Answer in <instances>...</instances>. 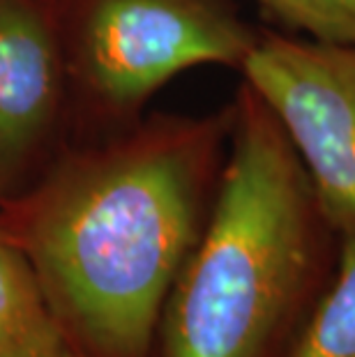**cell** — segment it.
<instances>
[{
    "instance_id": "3957f363",
    "label": "cell",
    "mask_w": 355,
    "mask_h": 357,
    "mask_svg": "<svg viewBox=\"0 0 355 357\" xmlns=\"http://www.w3.org/2000/svg\"><path fill=\"white\" fill-rule=\"evenodd\" d=\"M67 79L95 111L139 120L192 67H243L259 28L233 0H54Z\"/></svg>"
},
{
    "instance_id": "277c9868",
    "label": "cell",
    "mask_w": 355,
    "mask_h": 357,
    "mask_svg": "<svg viewBox=\"0 0 355 357\" xmlns=\"http://www.w3.org/2000/svg\"><path fill=\"white\" fill-rule=\"evenodd\" d=\"M305 166L339 235H355V44L259 28L240 67Z\"/></svg>"
},
{
    "instance_id": "6da1fadb",
    "label": "cell",
    "mask_w": 355,
    "mask_h": 357,
    "mask_svg": "<svg viewBox=\"0 0 355 357\" xmlns=\"http://www.w3.org/2000/svg\"><path fill=\"white\" fill-rule=\"evenodd\" d=\"M229 132L231 106L203 118H139L3 203L0 231L28 258L83 357L150 355L208 222Z\"/></svg>"
},
{
    "instance_id": "52a82bcc",
    "label": "cell",
    "mask_w": 355,
    "mask_h": 357,
    "mask_svg": "<svg viewBox=\"0 0 355 357\" xmlns=\"http://www.w3.org/2000/svg\"><path fill=\"white\" fill-rule=\"evenodd\" d=\"M284 357H355V235H339L337 268Z\"/></svg>"
},
{
    "instance_id": "8992f818",
    "label": "cell",
    "mask_w": 355,
    "mask_h": 357,
    "mask_svg": "<svg viewBox=\"0 0 355 357\" xmlns=\"http://www.w3.org/2000/svg\"><path fill=\"white\" fill-rule=\"evenodd\" d=\"M0 357H83L51 311L28 258L0 231Z\"/></svg>"
},
{
    "instance_id": "ba28073f",
    "label": "cell",
    "mask_w": 355,
    "mask_h": 357,
    "mask_svg": "<svg viewBox=\"0 0 355 357\" xmlns=\"http://www.w3.org/2000/svg\"><path fill=\"white\" fill-rule=\"evenodd\" d=\"M263 17L284 33L355 44V0H256Z\"/></svg>"
},
{
    "instance_id": "7a4b0ae2",
    "label": "cell",
    "mask_w": 355,
    "mask_h": 357,
    "mask_svg": "<svg viewBox=\"0 0 355 357\" xmlns=\"http://www.w3.org/2000/svg\"><path fill=\"white\" fill-rule=\"evenodd\" d=\"M229 106L213 208L162 311V357H270L337 268L339 233L273 111L245 81Z\"/></svg>"
},
{
    "instance_id": "5b68a950",
    "label": "cell",
    "mask_w": 355,
    "mask_h": 357,
    "mask_svg": "<svg viewBox=\"0 0 355 357\" xmlns=\"http://www.w3.org/2000/svg\"><path fill=\"white\" fill-rule=\"evenodd\" d=\"M70 102L54 0H0V203L54 146Z\"/></svg>"
}]
</instances>
